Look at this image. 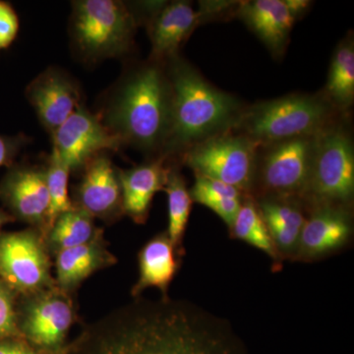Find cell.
<instances>
[{"label":"cell","mask_w":354,"mask_h":354,"mask_svg":"<svg viewBox=\"0 0 354 354\" xmlns=\"http://www.w3.org/2000/svg\"><path fill=\"white\" fill-rule=\"evenodd\" d=\"M66 354L249 353L220 317L184 300L140 297L86 325Z\"/></svg>","instance_id":"obj_1"},{"label":"cell","mask_w":354,"mask_h":354,"mask_svg":"<svg viewBox=\"0 0 354 354\" xmlns=\"http://www.w3.org/2000/svg\"><path fill=\"white\" fill-rule=\"evenodd\" d=\"M99 115L122 145L160 157L171 121V87L165 62L149 60L130 71Z\"/></svg>","instance_id":"obj_2"},{"label":"cell","mask_w":354,"mask_h":354,"mask_svg":"<svg viewBox=\"0 0 354 354\" xmlns=\"http://www.w3.org/2000/svg\"><path fill=\"white\" fill-rule=\"evenodd\" d=\"M165 65L171 87V121L160 157L167 160L230 131L245 108L234 95L209 83L178 55Z\"/></svg>","instance_id":"obj_3"},{"label":"cell","mask_w":354,"mask_h":354,"mask_svg":"<svg viewBox=\"0 0 354 354\" xmlns=\"http://www.w3.org/2000/svg\"><path fill=\"white\" fill-rule=\"evenodd\" d=\"M341 113L324 95L292 94L245 108L232 131L258 146L312 137Z\"/></svg>","instance_id":"obj_4"},{"label":"cell","mask_w":354,"mask_h":354,"mask_svg":"<svg viewBox=\"0 0 354 354\" xmlns=\"http://www.w3.org/2000/svg\"><path fill=\"white\" fill-rule=\"evenodd\" d=\"M136 27L134 13L123 2H73L71 37L77 50L88 60L127 55L131 50Z\"/></svg>","instance_id":"obj_5"},{"label":"cell","mask_w":354,"mask_h":354,"mask_svg":"<svg viewBox=\"0 0 354 354\" xmlns=\"http://www.w3.org/2000/svg\"><path fill=\"white\" fill-rule=\"evenodd\" d=\"M339 121L315 136L308 186L304 197L315 206L346 207L354 193V148Z\"/></svg>","instance_id":"obj_6"},{"label":"cell","mask_w":354,"mask_h":354,"mask_svg":"<svg viewBox=\"0 0 354 354\" xmlns=\"http://www.w3.org/2000/svg\"><path fill=\"white\" fill-rule=\"evenodd\" d=\"M74 297L57 286L18 295L16 323L20 337L41 351L67 353L70 330L79 321Z\"/></svg>","instance_id":"obj_7"},{"label":"cell","mask_w":354,"mask_h":354,"mask_svg":"<svg viewBox=\"0 0 354 354\" xmlns=\"http://www.w3.org/2000/svg\"><path fill=\"white\" fill-rule=\"evenodd\" d=\"M257 144L230 130L192 147L181 156L194 174L234 186L241 193L253 188Z\"/></svg>","instance_id":"obj_8"},{"label":"cell","mask_w":354,"mask_h":354,"mask_svg":"<svg viewBox=\"0 0 354 354\" xmlns=\"http://www.w3.org/2000/svg\"><path fill=\"white\" fill-rule=\"evenodd\" d=\"M53 267L43 232L34 227L0 232V281L18 295L57 286Z\"/></svg>","instance_id":"obj_9"},{"label":"cell","mask_w":354,"mask_h":354,"mask_svg":"<svg viewBox=\"0 0 354 354\" xmlns=\"http://www.w3.org/2000/svg\"><path fill=\"white\" fill-rule=\"evenodd\" d=\"M315 136L258 147L253 186L258 181L261 189L268 194L265 198L304 197Z\"/></svg>","instance_id":"obj_10"},{"label":"cell","mask_w":354,"mask_h":354,"mask_svg":"<svg viewBox=\"0 0 354 354\" xmlns=\"http://www.w3.org/2000/svg\"><path fill=\"white\" fill-rule=\"evenodd\" d=\"M0 200L15 221H23L46 235L50 215L46 167L11 165L0 181Z\"/></svg>","instance_id":"obj_11"},{"label":"cell","mask_w":354,"mask_h":354,"mask_svg":"<svg viewBox=\"0 0 354 354\" xmlns=\"http://www.w3.org/2000/svg\"><path fill=\"white\" fill-rule=\"evenodd\" d=\"M53 147L70 171L83 167L99 153L118 151L120 140L102 122L99 114L79 106L53 135Z\"/></svg>","instance_id":"obj_12"},{"label":"cell","mask_w":354,"mask_h":354,"mask_svg":"<svg viewBox=\"0 0 354 354\" xmlns=\"http://www.w3.org/2000/svg\"><path fill=\"white\" fill-rule=\"evenodd\" d=\"M106 153H99L83 167L82 179L76 188L74 205L94 218L111 225L123 213L120 169Z\"/></svg>","instance_id":"obj_13"},{"label":"cell","mask_w":354,"mask_h":354,"mask_svg":"<svg viewBox=\"0 0 354 354\" xmlns=\"http://www.w3.org/2000/svg\"><path fill=\"white\" fill-rule=\"evenodd\" d=\"M26 95L51 135L81 106L78 85L55 68H48L37 77L28 86Z\"/></svg>","instance_id":"obj_14"},{"label":"cell","mask_w":354,"mask_h":354,"mask_svg":"<svg viewBox=\"0 0 354 354\" xmlns=\"http://www.w3.org/2000/svg\"><path fill=\"white\" fill-rule=\"evenodd\" d=\"M351 235V215L346 207L316 206L300 232L298 255L312 259L334 252L348 242Z\"/></svg>","instance_id":"obj_15"},{"label":"cell","mask_w":354,"mask_h":354,"mask_svg":"<svg viewBox=\"0 0 354 354\" xmlns=\"http://www.w3.org/2000/svg\"><path fill=\"white\" fill-rule=\"evenodd\" d=\"M104 228L87 243L60 251L53 257L55 283L60 290L75 295L81 285L95 272L118 263L109 249Z\"/></svg>","instance_id":"obj_16"},{"label":"cell","mask_w":354,"mask_h":354,"mask_svg":"<svg viewBox=\"0 0 354 354\" xmlns=\"http://www.w3.org/2000/svg\"><path fill=\"white\" fill-rule=\"evenodd\" d=\"M200 14L189 2L174 1L162 4L149 21L153 62H165L176 57L179 48L200 22Z\"/></svg>","instance_id":"obj_17"},{"label":"cell","mask_w":354,"mask_h":354,"mask_svg":"<svg viewBox=\"0 0 354 354\" xmlns=\"http://www.w3.org/2000/svg\"><path fill=\"white\" fill-rule=\"evenodd\" d=\"M169 167L167 158H153L132 169L120 171L123 213L134 223L144 225L150 213L153 198L164 190Z\"/></svg>","instance_id":"obj_18"},{"label":"cell","mask_w":354,"mask_h":354,"mask_svg":"<svg viewBox=\"0 0 354 354\" xmlns=\"http://www.w3.org/2000/svg\"><path fill=\"white\" fill-rule=\"evenodd\" d=\"M236 12L272 55L285 53L295 20L283 0L241 2Z\"/></svg>","instance_id":"obj_19"},{"label":"cell","mask_w":354,"mask_h":354,"mask_svg":"<svg viewBox=\"0 0 354 354\" xmlns=\"http://www.w3.org/2000/svg\"><path fill=\"white\" fill-rule=\"evenodd\" d=\"M181 258L167 232L147 242L138 254L139 279L131 290L133 298L140 297L149 288H157L162 297H169V286L180 267Z\"/></svg>","instance_id":"obj_20"},{"label":"cell","mask_w":354,"mask_h":354,"mask_svg":"<svg viewBox=\"0 0 354 354\" xmlns=\"http://www.w3.org/2000/svg\"><path fill=\"white\" fill-rule=\"evenodd\" d=\"M288 200L263 198L258 206L277 250L281 249L285 252L297 248L300 232L306 220L300 207Z\"/></svg>","instance_id":"obj_21"},{"label":"cell","mask_w":354,"mask_h":354,"mask_svg":"<svg viewBox=\"0 0 354 354\" xmlns=\"http://www.w3.org/2000/svg\"><path fill=\"white\" fill-rule=\"evenodd\" d=\"M102 230L95 225L92 216L75 206L58 216L44 235V241L50 255L55 257L60 251L92 241Z\"/></svg>","instance_id":"obj_22"},{"label":"cell","mask_w":354,"mask_h":354,"mask_svg":"<svg viewBox=\"0 0 354 354\" xmlns=\"http://www.w3.org/2000/svg\"><path fill=\"white\" fill-rule=\"evenodd\" d=\"M325 97L337 111H348L354 100V44L353 37L335 48L326 84Z\"/></svg>","instance_id":"obj_23"},{"label":"cell","mask_w":354,"mask_h":354,"mask_svg":"<svg viewBox=\"0 0 354 354\" xmlns=\"http://www.w3.org/2000/svg\"><path fill=\"white\" fill-rule=\"evenodd\" d=\"M189 193L193 202L212 209L228 227H232L243 201L242 193L234 186L199 174H195Z\"/></svg>","instance_id":"obj_24"},{"label":"cell","mask_w":354,"mask_h":354,"mask_svg":"<svg viewBox=\"0 0 354 354\" xmlns=\"http://www.w3.org/2000/svg\"><path fill=\"white\" fill-rule=\"evenodd\" d=\"M169 206V227L167 234L176 247L177 252L184 255L183 239L189 220L192 198L180 171L169 167L165 189Z\"/></svg>","instance_id":"obj_25"},{"label":"cell","mask_w":354,"mask_h":354,"mask_svg":"<svg viewBox=\"0 0 354 354\" xmlns=\"http://www.w3.org/2000/svg\"><path fill=\"white\" fill-rule=\"evenodd\" d=\"M230 228L234 239L256 247L274 259L277 258L278 250L272 241L259 209L250 197L243 199L241 209Z\"/></svg>","instance_id":"obj_26"},{"label":"cell","mask_w":354,"mask_h":354,"mask_svg":"<svg viewBox=\"0 0 354 354\" xmlns=\"http://www.w3.org/2000/svg\"><path fill=\"white\" fill-rule=\"evenodd\" d=\"M46 169L48 194H50V215H48V228H46V232H48L58 216L73 209L75 205L70 199L68 193V179L71 171L55 149L51 151L48 167Z\"/></svg>","instance_id":"obj_27"},{"label":"cell","mask_w":354,"mask_h":354,"mask_svg":"<svg viewBox=\"0 0 354 354\" xmlns=\"http://www.w3.org/2000/svg\"><path fill=\"white\" fill-rule=\"evenodd\" d=\"M18 295L0 281V339L20 335L16 323Z\"/></svg>","instance_id":"obj_28"},{"label":"cell","mask_w":354,"mask_h":354,"mask_svg":"<svg viewBox=\"0 0 354 354\" xmlns=\"http://www.w3.org/2000/svg\"><path fill=\"white\" fill-rule=\"evenodd\" d=\"M19 32V18L13 7L0 0V50L8 48Z\"/></svg>","instance_id":"obj_29"},{"label":"cell","mask_w":354,"mask_h":354,"mask_svg":"<svg viewBox=\"0 0 354 354\" xmlns=\"http://www.w3.org/2000/svg\"><path fill=\"white\" fill-rule=\"evenodd\" d=\"M24 143V137L0 135V167H10L14 165Z\"/></svg>","instance_id":"obj_30"},{"label":"cell","mask_w":354,"mask_h":354,"mask_svg":"<svg viewBox=\"0 0 354 354\" xmlns=\"http://www.w3.org/2000/svg\"><path fill=\"white\" fill-rule=\"evenodd\" d=\"M0 354H66L53 353L41 351L23 339L20 335L0 339Z\"/></svg>","instance_id":"obj_31"},{"label":"cell","mask_w":354,"mask_h":354,"mask_svg":"<svg viewBox=\"0 0 354 354\" xmlns=\"http://www.w3.org/2000/svg\"><path fill=\"white\" fill-rule=\"evenodd\" d=\"M283 1L295 20L302 17L311 6V2L307 1V0H283Z\"/></svg>","instance_id":"obj_32"},{"label":"cell","mask_w":354,"mask_h":354,"mask_svg":"<svg viewBox=\"0 0 354 354\" xmlns=\"http://www.w3.org/2000/svg\"><path fill=\"white\" fill-rule=\"evenodd\" d=\"M13 221H15V218H14L8 212L0 209V232H1V228L3 227L4 225L9 223H13Z\"/></svg>","instance_id":"obj_33"}]
</instances>
